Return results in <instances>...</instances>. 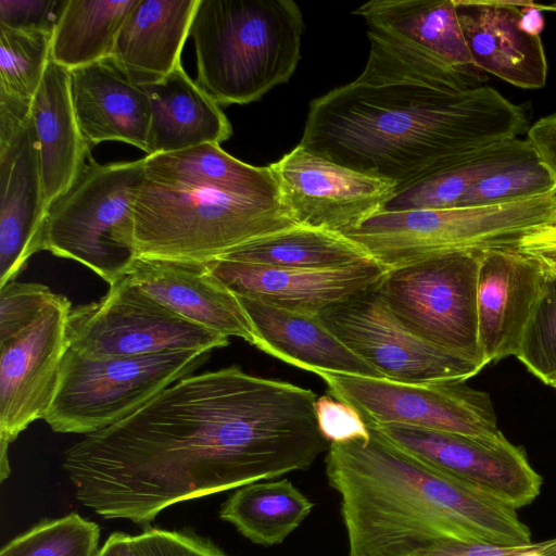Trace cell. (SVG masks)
Returning a JSON list of instances; mask_svg holds the SVG:
<instances>
[{"label":"cell","mask_w":556,"mask_h":556,"mask_svg":"<svg viewBox=\"0 0 556 556\" xmlns=\"http://www.w3.org/2000/svg\"><path fill=\"white\" fill-rule=\"evenodd\" d=\"M138 257L208 263L258 238L300 225L282 203L198 181L143 176L135 202Z\"/></svg>","instance_id":"5"},{"label":"cell","mask_w":556,"mask_h":556,"mask_svg":"<svg viewBox=\"0 0 556 556\" xmlns=\"http://www.w3.org/2000/svg\"><path fill=\"white\" fill-rule=\"evenodd\" d=\"M313 507L314 503L285 478L236 489L222 504L219 518L252 543L269 547L282 543Z\"/></svg>","instance_id":"28"},{"label":"cell","mask_w":556,"mask_h":556,"mask_svg":"<svg viewBox=\"0 0 556 556\" xmlns=\"http://www.w3.org/2000/svg\"><path fill=\"white\" fill-rule=\"evenodd\" d=\"M199 0H139L126 17L112 53L142 87L181 65V52Z\"/></svg>","instance_id":"24"},{"label":"cell","mask_w":556,"mask_h":556,"mask_svg":"<svg viewBox=\"0 0 556 556\" xmlns=\"http://www.w3.org/2000/svg\"><path fill=\"white\" fill-rule=\"evenodd\" d=\"M304 29L292 0H199L195 83L219 105L256 101L293 75Z\"/></svg>","instance_id":"4"},{"label":"cell","mask_w":556,"mask_h":556,"mask_svg":"<svg viewBox=\"0 0 556 556\" xmlns=\"http://www.w3.org/2000/svg\"><path fill=\"white\" fill-rule=\"evenodd\" d=\"M527 140L556 186V113L532 124L527 130Z\"/></svg>","instance_id":"41"},{"label":"cell","mask_w":556,"mask_h":556,"mask_svg":"<svg viewBox=\"0 0 556 556\" xmlns=\"http://www.w3.org/2000/svg\"><path fill=\"white\" fill-rule=\"evenodd\" d=\"M220 258L286 269H331L370 260L346 236L305 225L258 238Z\"/></svg>","instance_id":"29"},{"label":"cell","mask_w":556,"mask_h":556,"mask_svg":"<svg viewBox=\"0 0 556 556\" xmlns=\"http://www.w3.org/2000/svg\"><path fill=\"white\" fill-rule=\"evenodd\" d=\"M480 253L446 252L391 268L377 291L409 332L484 367L476 300Z\"/></svg>","instance_id":"9"},{"label":"cell","mask_w":556,"mask_h":556,"mask_svg":"<svg viewBox=\"0 0 556 556\" xmlns=\"http://www.w3.org/2000/svg\"><path fill=\"white\" fill-rule=\"evenodd\" d=\"M144 157L100 164L89 156L72 188L47 212L41 250L76 261L110 286L138 258L135 202Z\"/></svg>","instance_id":"7"},{"label":"cell","mask_w":556,"mask_h":556,"mask_svg":"<svg viewBox=\"0 0 556 556\" xmlns=\"http://www.w3.org/2000/svg\"><path fill=\"white\" fill-rule=\"evenodd\" d=\"M534 154L527 139H509L484 148L465 161L396 190L380 211L458 207L467 191L483 176Z\"/></svg>","instance_id":"31"},{"label":"cell","mask_w":556,"mask_h":556,"mask_svg":"<svg viewBox=\"0 0 556 556\" xmlns=\"http://www.w3.org/2000/svg\"><path fill=\"white\" fill-rule=\"evenodd\" d=\"M144 175L167 181H201L225 188L240 197L266 203H282L271 167L254 166L225 152L218 143L144 156ZM283 204V203H282Z\"/></svg>","instance_id":"27"},{"label":"cell","mask_w":556,"mask_h":556,"mask_svg":"<svg viewBox=\"0 0 556 556\" xmlns=\"http://www.w3.org/2000/svg\"><path fill=\"white\" fill-rule=\"evenodd\" d=\"M518 249L538 258L549 273L556 275V227L546 226L529 233Z\"/></svg>","instance_id":"42"},{"label":"cell","mask_w":556,"mask_h":556,"mask_svg":"<svg viewBox=\"0 0 556 556\" xmlns=\"http://www.w3.org/2000/svg\"><path fill=\"white\" fill-rule=\"evenodd\" d=\"M315 414L323 435L330 443L367 439L369 431L358 412L332 396L317 397Z\"/></svg>","instance_id":"38"},{"label":"cell","mask_w":556,"mask_h":556,"mask_svg":"<svg viewBox=\"0 0 556 556\" xmlns=\"http://www.w3.org/2000/svg\"><path fill=\"white\" fill-rule=\"evenodd\" d=\"M547 273L538 258L519 249L480 253L476 300L485 365L517 355Z\"/></svg>","instance_id":"17"},{"label":"cell","mask_w":556,"mask_h":556,"mask_svg":"<svg viewBox=\"0 0 556 556\" xmlns=\"http://www.w3.org/2000/svg\"><path fill=\"white\" fill-rule=\"evenodd\" d=\"M422 556H556V538L516 546L450 542Z\"/></svg>","instance_id":"40"},{"label":"cell","mask_w":556,"mask_h":556,"mask_svg":"<svg viewBox=\"0 0 556 556\" xmlns=\"http://www.w3.org/2000/svg\"><path fill=\"white\" fill-rule=\"evenodd\" d=\"M0 288L41 251L47 208L35 126L29 116L0 136Z\"/></svg>","instance_id":"18"},{"label":"cell","mask_w":556,"mask_h":556,"mask_svg":"<svg viewBox=\"0 0 556 556\" xmlns=\"http://www.w3.org/2000/svg\"><path fill=\"white\" fill-rule=\"evenodd\" d=\"M127 277L143 293L189 321L255 345L256 332L238 296L205 263L138 257Z\"/></svg>","instance_id":"19"},{"label":"cell","mask_w":556,"mask_h":556,"mask_svg":"<svg viewBox=\"0 0 556 556\" xmlns=\"http://www.w3.org/2000/svg\"><path fill=\"white\" fill-rule=\"evenodd\" d=\"M317 395L238 365L185 377L70 446L78 502L143 528L165 508L306 470L329 450Z\"/></svg>","instance_id":"1"},{"label":"cell","mask_w":556,"mask_h":556,"mask_svg":"<svg viewBox=\"0 0 556 556\" xmlns=\"http://www.w3.org/2000/svg\"><path fill=\"white\" fill-rule=\"evenodd\" d=\"M548 386L556 389V376L549 381Z\"/></svg>","instance_id":"44"},{"label":"cell","mask_w":556,"mask_h":556,"mask_svg":"<svg viewBox=\"0 0 556 556\" xmlns=\"http://www.w3.org/2000/svg\"><path fill=\"white\" fill-rule=\"evenodd\" d=\"M317 317L352 352L392 381H466L483 368L405 329L377 287L324 308Z\"/></svg>","instance_id":"12"},{"label":"cell","mask_w":556,"mask_h":556,"mask_svg":"<svg viewBox=\"0 0 556 556\" xmlns=\"http://www.w3.org/2000/svg\"><path fill=\"white\" fill-rule=\"evenodd\" d=\"M56 293L37 282L11 281L0 288V342L28 328Z\"/></svg>","instance_id":"36"},{"label":"cell","mask_w":556,"mask_h":556,"mask_svg":"<svg viewBox=\"0 0 556 556\" xmlns=\"http://www.w3.org/2000/svg\"><path fill=\"white\" fill-rule=\"evenodd\" d=\"M151 119L147 155L226 141L232 127L219 104L192 80L182 65L159 83L144 86Z\"/></svg>","instance_id":"25"},{"label":"cell","mask_w":556,"mask_h":556,"mask_svg":"<svg viewBox=\"0 0 556 556\" xmlns=\"http://www.w3.org/2000/svg\"><path fill=\"white\" fill-rule=\"evenodd\" d=\"M71 301L56 294L25 330L0 342V478L10 475L8 450L31 422L43 419L70 348Z\"/></svg>","instance_id":"13"},{"label":"cell","mask_w":556,"mask_h":556,"mask_svg":"<svg viewBox=\"0 0 556 556\" xmlns=\"http://www.w3.org/2000/svg\"><path fill=\"white\" fill-rule=\"evenodd\" d=\"M205 264L237 296L311 315L377 287L389 270L372 258L315 270L275 268L227 258Z\"/></svg>","instance_id":"16"},{"label":"cell","mask_w":556,"mask_h":556,"mask_svg":"<svg viewBox=\"0 0 556 556\" xmlns=\"http://www.w3.org/2000/svg\"><path fill=\"white\" fill-rule=\"evenodd\" d=\"M371 426L424 463L516 510L541 493V475L525 450L504 434L488 439L406 425Z\"/></svg>","instance_id":"14"},{"label":"cell","mask_w":556,"mask_h":556,"mask_svg":"<svg viewBox=\"0 0 556 556\" xmlns=\"http://www.w3.org/2000/svg\"><path fill=\"white\" fill-rule=\"evenodd\" d=\"M539 5L526 2L523 13L520 20L521 28L531 35L540 36L544 27V18Z\"/></svg>","instance_id":"43"},{"label":"cell","mask_w":556,"mask_h":556,"mask_svg":"<svg viewBox=\"0 0 556 556\" xmlns=\"http://www.w3.org/2000/svg\"><path fill=\"white\" fill-rule=\"evenodd\" d=\"M100 527L77 513L40 520L2 546L0 556H97Z\"/></svg>","instance_id":"33"},{"label":"cell","mask_w":556,"mask_h":556,"mask_svg":"<svg viewBox=\"0 0 556 556\" xmlns=\"http://www.w3.org/2000/svg\"><path fill=\"white\" fill-rule=\"evenodd\" d=\"M353 14L363 17L368 28L403 38L454 66L479 71L467 48L454 0H371Z\"/></svg>","instance_id":"26"},{"label":"cell","mask_w":556,"mask_h":556,"mask_svg":"<svg viewBox=\"0 0 556 556\" xmlns=\"http://www.w3.org/2000/svg\"><path fill=\"white\" fill-rule=\"evenodd\" d=\"M554 227H556V224L554 225Z\"/></svg>","instance_id":"45"},{"label":"cell","mask_w":556,"mask_h":556,"mask_svg":"<svg viewBox=\"0 0 556 556\" xmlns=\"http://www.w3.org/2000/svg\"><path fill=\"white\" fill-rule=\"evenodd\" d=\"M211 351H173L91 359L66 351L45 421L54 432L90 434L135 413L192 375Z\"/></svg>","instance_id":"8"},{"label":"cell","mask_w":556,"mask_h":556,"mask_svg":"<svg viewBox=\"0 0 556 556\" xmlns=\"http://www.w3.org/2000/svg\"><path fill=\"white\" fill-rule=\"evenodd\" d=\"M256 332L255 346L301 369L384 378L352 352L319 320L249 298L238 296Z\"/></svg>","instance_id":"22"},{"label":"cell","mask_w":556,"mask_h":556,"mask_svg":"<svg viewBox=\"0 0 556 556\" xmlns=\"http://www.w3.org/2000/svg\"><path fill=\"white\" fill-rule=\"evenodd\" d=\"M70 78V71L51 60L30 106L47 212L72 188L91 156L76 118Z\"/></svg>","instance_id":"23"},{"label":"cell","mask_w":556,"mask_h":556,"mask_svg":"<svg viewBox=\"0 0 556 556\" xmlns=\"http://www.w3.org/2000/svg\"><path fill=\"white\" fill-rule=\"evenodd\" d=\"M52 35L0 25V99L31 106L51 61Z\"/></svg>","instance_id":"32"},{"label":"cell","mask_w":556,"mask_h":556,"mask_svg":"<svg viewBox=\"0 0 556 556\" xmlns=\"http://www.w3.org/2000/svg\"><path fill=\"white\" fill-rule=\"evenodd\" d=\"M329 394L355 408L365 424L406 425L476 438H500L490 395L462 380L406 383L320 371Z\"/></svg>","instance_id":"11"},{"label":"cell","mask_w":556,"mask_h":556,"mask_svg":"<svg viewBox=\"0 0 556 556\" xmlns=\"http://www.w3.org/2000/svg\"><path fill=\"white\" fill-rule=\"evenodd\" d=\"M554 192V180L534 153L483 176L467 191L459 206L510 204Z\"/></svg>","instance_id":"34"},{"label":"cell","mask_w":556,"mask_h":556,"mask_svg":"<svg viewBox=\"0 0 556 556\" xmlns=\"http://www.w3.org/2000/svg\"><path fill=\"white\" fill-rule=\"evenodd\" d=\"M516 357L546 384L556 376V275L549 271Z\"/></svg>","instance_id":"35"},{"label":"cell","mask_w":556,"mask_h":556,"mask_svg":"<svg viewBox=\"0 0 556 556\" xmlns=\"http://www.w3.org/2000/svg\"><path fill=\"white\" fill-rule=\"evenodd\" d=\"M473 65L523 89H539L547 79V60L540 36L520 26L526 2L454 0Z\"/></svg>","instance_id":"20"},{"label":"cell","mask_w":556,"mask_h":556,"mask_svg":"<svg viewBox=\"0 0 556 556\" xmlns=\"http://www.w3.org/2000/svg\"><path fill=\"white\" fill-rule=\"evenodd\" d=\"M139 0H66L54 27L51 60L68 71L111 56Z\"/></svg>","instance_id":"30"},{"label":"cell","mask_w":556,"mask_h":556,"mask_svg":"<svg viewBox=\"0 0 556 556\" xmlns=\"http://www.w3.org/2000/svg\"><path fill=\"white\" fill-rule=\"evenodd\" d=\"M269 166L298 224L342 235L379 212L396 190L390 180L339 165L300 144Z\"/></svg>","instance_id":"15"},{"label":"cell","mask_w":556,"mask_h":556,"mask_svg":"<svg viewBox=\"0 0 556 556\" xmlns=\"http://www.w3.org/2000/svg\"><path fill=\"white\" fill-rule=\"evenodd\" d=\"M555 223L556 192L502 205L379 211L344 236L391 269L453 251L518 250Z\"/></svg>","instance_id":"6"},{"label":"cell","mask_w":556,"mask_h":556,"mask_svg":"<svg viewBox=\"0 0 556 556\" xmlns=\"http://www.w3.org/2000/svg\"><path fill=\"white\" fill-rule=\"evenodd\" d=\"M70 77L78 126L90 149L121 141L147 152L151 106L144 87L112 55L71 70Z\"/></svg>","instance_id":"21"},{"label":"cell","mask_w":556,"mask_h":556,"mask_svg":"<svg viewBox=\"0 0 556 556\" xmlns=\"http://www.w3.org/2000/svg\"><path fill=\"white\" fill-rule=\"evenodd\" d=\"M128 539L137 556H230L190 530L148 527L139 534H128Z\"/></svg>","instance_id":"37"},{"label":"cell","mask_w":556,"mask_h":556,"mask_svg":"<svg viewBox=\"0 0 556 556\" xmlns=\"http://www.w3.org/2000/svg\"><path fill=\"white\" fill-rule=\"evenodd\" d=\"M366 426L367 439L330 443L325 459L328 483L340 495L348 556H422L450 542H532L516 509Z\"/></svg>","instance_id":"3"},{"label":"cell","mask_w":556,"mask_h":556,"mask_svg":"<svg viewBox=\"0 0 556 556\" xmlns=\"http://www.w3.org/2000/svg\"><path fill=\"white\" fill-rule=\"evenodd\" d=\"M70 349L101 359L173 351H211L229 344L228 337L181 317L130 282L127 276L110 286L99 301L72 307Z\"/></svg>","instance_id":"10"},{"label":"cell","mask_w":556,"mask_h":556,"mask_svg":"<svg viewBox=\"0 0 556 556\" xmlns=\"http://www.w3.org/2000/svg\"><path fill=\"white\" fill-rule=\"evenodd\" d=\"M367 38L363 72L311 101L306 151L399 190L528 130L523 108L483 85L485 73L378 29Z\"/></svg>","instance_id":"2"},{"label":"cell","mask_w":556,"mask_h":556,"mask_svg":"<svg viewBox=\"0 0 556 556\" xmlns=\"http://www.w3.org/2000/svg\"><path fill=\"white\" fill-rule=\"evenodd\" d=\"M66 0H0V25L25 30H54Z\"/></svg>","instance_id":"39"}]
</instances>
